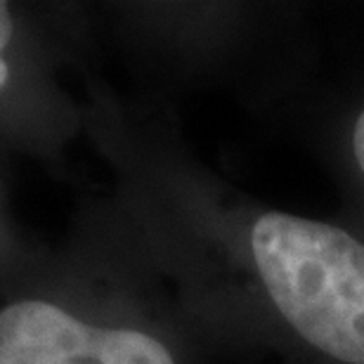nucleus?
Segmentation results:
<instances>
[{
  "instance_id": "nucleus-3",
  "label": "nucleus",
  "mask_w": 364,
  "mask_h": 364,
  "mask_svg": "<svg viewBox=\"0 0 364 364\" xmlns=\"http://www.w3.org/2000/svg\"><path fill=\"white\" fill-rule=\"evenodd\" d=\"M17 33L19 26L14 10L7 3H0V92L12 81V46Z\"/></svg>"
},
{
  "instance_id": "nucleus-4",
  "label": "nucleus",
  "mask_w": 364,
  "mask_h": 364,
  "mask_svg": "<svg viewBox=\"0 0 364 364\" xmlns=\"http://www.w3.org/2000/svg\"><path fill=\"white\" fill-rule=\"evenodd\" d=\"M350 154L353 161L358 166L360 176L364 178V109L355 116L353 130H350Z\"/></svg>"
},
{
  "instance_id": "nucleus-2",
  "label": "nucleus",
  "mask_w": 364,
  "mask_h": 364,
  "mask_svg": "<svg viewBox=\"0 0 364 364\" xmlns=\"http://www.w3.org/2000/svg\"><path fill=\"white\" fill-rule=\"evenodd\" d=\"M0 364H178L171 348L135 326L92 324L48 298L0 305Z\"/></svg>"
},
{
  "instance_id": "nucleus-1",
  "label": "nucleus",
  "mask_w": 364,
  "mask_h": 364,
  "mask_svg": "<svg viewBox=\"0 0 364 364\" xmlns=\"http://www.w3.org/2000/svg\"><path fill=\"white\" fill-rule=\"evenodd\" d=\"M260 287L291 331L336 364H364V242L338 225L267 210L249 230Z\"/></svg>"
}]
</instances>
